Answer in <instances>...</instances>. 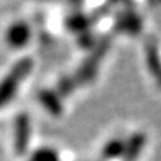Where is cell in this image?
I'll return each instance as SVG.
<instances>
[{
    "instance_id": "obj_1",
    "label": "cell",
    "mask_w": 161,
    "mask_h": 161,
    "mask_svg": "<svg viewBox=\"0 0 161 161\" xmlns=\"http://www.w3.org/2000/svg\"><path fill=\"white\" fill-rule=\"evenodd\" d=\"M31 38V30L28 23H24L23 20H16L6 26L4 32V41L6 46L11 49H19L28 46Z\"/></svg>"
},
{
    "instance_id": "obj_2",
    "label": "cell",
    "mask_w": 161,
    "mask_h": 161,
    "mask_svg": "<svg viewBox=\"0 0 161 161\" xmlns=\"http://www.w3.org/2000/svg\"><path fill=\"white\" fill-rule=\"evenodd\" d=\"M147 138L143 132H135L131 134L125 140L124 143V153L122 156L123 161H136L142 154L146 147Z\"/></svg>"
},
{
    "instance_id": "obj_3",
    "label": "cell",
    "mask_w": 161,
    "mask_h": 161,
    "mask_svg": "<svg viewBox=\"0 0 161 161\" xmlns=\"http://www.w3.org/2000/svg\"><path fill=\"white\" fill-rule=\"evenodd\" d=\"M117 29L129 35H136L142 29V20L136 12L125 11L122 12L116 19Z\"/></svg>"
},
{
    "instance_id": "obj_4",
    "label": "cell",
    "mask_w": 161,
    "mask_h": 161,
    "mask_svg": "<svg viewBox=\"0 0 161 161\" xmlns=\"http://www.w3.org/2000/svg\"><path fill=\"white\" fill-rule=\"evenodd\" d=\"M125 140L121 137H112L106 141L102 149V158L104 161H114L122 159L124 153Z\"/></svg>"
},
{
    "instance_id": "obj_5",
    "label": "cell",
    "mask_w": 161,
    "mask_h": 161,
    "mask_svg": "<svg viewBox=\"0 0 161 161\" xmlns=\"http://www.w3.org/2000/svg\"><path fill=\"white\" fill-rule=\"evenodd\" d=\"M146 56H147V64L150 72H153L154 74H160L161 72V58L159 55V50L155 46L147 47V52H146Z\"/></svg>"
},
{
    "instance_id": "obj_6",
    "label": "cell",
    "mask_w": 161,
    "mask_h": 161,
    "mask_svg": "<svg viewBox=\"0 0 161 161\" xmlns=\"http://www.w3.org/2000/svg\"><path fill=\"white\" fill-rule=\"evenodd\" d=\"M159 81H160V84H161V72H160V74H159Z\"/></svg>"
}]
</instances>
